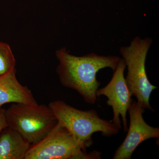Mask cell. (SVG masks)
Segmentation results:
<instances>
[{
  "mask_svg": "<svg viewBox=\"0 0 159 159\" xmlns=\"http://www.w3.org/2000/svg\"><path fill=\"white\" fill-rule=\"evenodd\" d=\"M152 42L150 38L136 37L129 46L121 47L119 52L127 67L125 79L132 95L143 109L154 111L149 99L152 91L157 88L149 81L145 70L146 56Z\"/></svg>",
  "mask_w": 159,
  "mask_h": 159,
  "instance_id": "4",
  "label": "cell"
},
{
  "mask_svg": "<svg viewBox=\"0 0 159 159\" xmlns=\"http://www.w3.org/2000/svg\"><path fill=\"white\" fill-rule=\"evenodd\" d=\"M16 69L0 77V108L6 103L37 104L31 90L21 84L16 78Z\"/></svg>",
  "mask_w": 159,
  "mask_h": 159,
  "instance_id": "8",
  "label": "cell"
},
{
  "mask_svg": "<svg viewBox=\"0 0 159 159\" xmlns=\"http://www.w3.org/2000/svg\"><path fill=\"white\" fill-rule=\"evenodd\" d=\"M87 148L57 122L44 138L31 145L25 159H84Z\"/></svg>",
  "mask_w": 159,
  "mask_h": 159,
  "instance_id": "5",
  "label": "cell"
},
{
  "mask_svg": "<svg viewBox=\"0 0 159 159\" xmlns=\"http://www.w3.org/2000/svg\"><path fill=\"white\" fill-rule=\"evenodd\" d=\"M16 59L10 46L0 41V77L16 69Z\"/></svg>",
  "mask_w": 159,
  "mask_h": 159,
  "instance_id": "10",
  "label": "cell"
},
{
  "mask_svg": "<svg viewBox=\"0 0 159 159\" xmlns=\"http://www.w3.org/2000/svg\"><path fill=\"white\" fill-rule=\"evenodd\" d=\"M59 61L57 73L63 86L77 91L86 103L94 104L100 82L97 79L99 70L110 68L114 71L121 58L117 56H102L95 53L78 57L71 55L65 48L57 50Z\"/></svg>",
  "mask_w": 159,
  "mask_h": 159,
  "instance_id": "1",
  "label": "cell"
},
{
  "mask_svg": "<svg viewBox=\"0 0 159 159\" xmlns=\"http://www.w3.org/2000/svg\"><path fill=\"white\" fill-rule=\"evenodd\" d=\"M6 116V110L0 108V133L4 129L8 127Z\"/></svg>",
  "mask_w": 159,
  "mask_h": 159,
  "instance_id": "11",
  "label": "cell"
},
{
  "mask_svg": "<svg viewBox=\"0 0 159 159\" xmlns=\"http://www.w3.org/2000/svg\"><path fill=\"white\" fill-rule=\"evenodd\" d=\"M31 144L8 126L0 133V159H25Z\"/></svg>",
  "mask_w": 159,
  "mask_h": 159,
  "instance_id": "9",
  "label": "cell"
},
{
  "mask_svg": "<svg viewBox=\"0 0 159 159\" xmlns=\"http://www.w3.org/2000/svg\"><path fill=\"white\" fill-rule=\"evenodd\" d=\"M138 102L133 100L128 109L129 128L124 142L115 152L114 159H130L134 152L142 142L152 138L159 139V128L148 125L143 119L145 112Z\"/></svg>",
  "mask_w": 159,
  "mask_h": 159,
  "instance_id": "7",
  "label": "cell"
},
{
  "mask_svg": "<svg viewBox=\"0 0 159 159\" xmlns=\"http://www.w3.org/2000/svg\"><path fill=\"white\" fill-rule=\"evenodd\" d=\"M126 67L124 60L121 58L110 81L104 87L98 89L97 92V97L102 95L107 97V103L111 107L113 111V119L111 121L119 129L122 128L120 119L121 116L125 132L128 130L126 114L133 100L131 98L132 95L124 77Z\"/></svg>",
  "mask_w": 159,
  "mask_h": 159,
  "instance_id": "6",
  "label": "cell"
},
{
  "mask_svg": "<svg viewBox=\"0 0 159 159\" xmlns=\"http://www.w3.org/2000/svg\"><path fill=\"white\" fill-rule=\"evenodd\" d=\"M8 126L20 134L31 145L40 142L57 125L49 106L13 103L6 110Z\"/></svg>",
  "mask_w": 159,
  "mask_h": 159,
  "instance_id": "3",
  "label": "cell"
},
{
  "mask_svg": "<svg viewBox=\"0 0 159 159\" xmlns=\"http://www.w3.org/2000/svg\"><path fill=\"white\" fill-rule=\"evenodd\" d=\"M48 106L58 123L88 147L93 144V134L100 132L103 136L109 137L120 130L112 121L101 119L95 110H80L59 100L50 102Z\"/></svg>",
  "mask_w": 159,
  "mask_h": 159,
  "instance_id": "2",
  "label": "cell"
}]
</instances>
